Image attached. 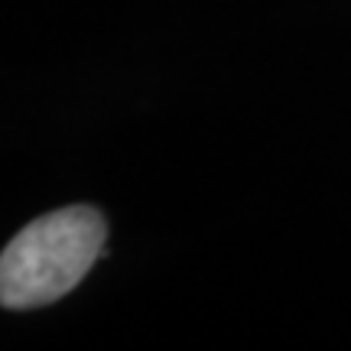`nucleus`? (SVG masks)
I'll return each mask as SVG.
<instances>
[{
  "label": "nucleus",
  "instance_id": "1",
  "mask_svg": "<svg viewBox=\"0 0 351 351\" xmlns=\"http://www.w3.org/2000/svg\"><path fill=\"white\" fill-rule=\"evenodd\" d=\"M108 225L98 208L69 205L13 234L0 257L3 309H33L62 300L82 283L104 251Z\"/></svg>",
  "mask_w": 351,
  "mask_h": 351
}]
</instances>
